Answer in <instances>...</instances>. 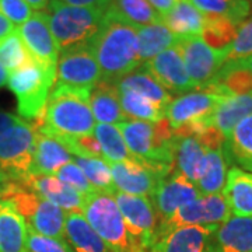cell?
<instances>
[{"label":"cell","mask_w":252,"mask_h":252,"mask_svg":"<svg viewBox=\"0 0 252 252\" xmlns=\"http://www.w3.org/2000/svg\"><path fill=\"white\" fill-rule=\"evenodd\" d=\"M101 69V81L117 84L142 62L139 58L137 28L111 18L105 13L104 26L91 44Z\"/></svg>","instance_id":"cell-1"},{"label":"cell","mask_w":252,"mask_h":252,"mask_svg":"<svg viewBox=\"0 0 252 252\" xmlns=\"http://www.w3.org/2000/svg\"><path fill=\"white\" fill-rule=\"evenodd\" d=\"M91 91L55 84L36 129L46 135L73 137L93 135L95 119L89 105Z\"/></svg>","instance_id":"cell-2"},{"label":"cell","mask_w":252,"mask_h":252,"mask_svg":"<svg viewBox=\"0 0 252 252\" xmlns=\"http://www.w3.org/2000/svg\"><path fill=\"white\" fill-rule=\"evenodd\" d=\"M46 16L59 52L91 45L105 21V10L67 6L51 0Z\"/></svg>","instance_id":"cell-3"},{"label":"cell","mask_w":252,"mask_h":252,"mask_svg":"<svg viewBox=\"0 0 252 252\" xmlns=\"http://www.w3.org/2000/svg\"><path fill=\"white\" fill-rule=\"evenodd\" d=\"M81 213L111 252H147L127 233L112 193L94 189L84 195Z\"/></svg>","instance_id":"cell-4"},{"label":"cell","mask_w":252,"mask_h":252,"mask_svg":"<svg viewBox=\"0 0 252 252\" xmlns=\"http://www.w3.org/2000/svg\"><path fill=\"white\" fill-rule=\"evenodd\" d=\"M118 129L124 136L126 147L136 160L174 168V129L167 118L158 122L129 119L118 124Z\"/></svg>","instance_id":"cell-5"},{"label":"cell","mask_w":252,"mask_h":252,"mask_svg":"<svg viewBox=\"0 0 252 252\" xmlns=\"http://www.w3.org/2000/svg\"><path fill=\"white\" fill-rule=\"evenodd\" d=\"M55 80L56 69L42 66L34 59L10 73L7 86L17 99L20 118L41 121Z\"/></svg>","instance_id":"cell-6"},{"label":"cell","mask_w":252,"mask_h":252,"mask_svg":"<svg viewBox=\"0 0 252 252\" xmlns=\"http://www.w3.org/2000/svg\"><path fill=\"white\" fill-rule=\"evenodd\" d=\"M36 126L21 119L0 136V170L21 184L31 175L35 153Z\"/></svg>","instance_id":"cell-7"},{"label":"cell","mask_w":252,"mask_h":252,"mask_svg":"<svg viewBox=\"0 0 252 252\" xmlns=\"http://www.w3.org/2000/svg\"><path fill=\"white\" fill-rule=\"evenodd\" d=\"M230 209L227 206L223 193L200 196L196 200L190 202L185 206L180 207L170 219L160 221L156 237L171 231L177 227H187V225H220L230 219Z\"/></svg>","instance_id":"cell-8"},{"label":"cell","mask_w":252,"mask_h":252,"mask_svg":"<svg viewBox=\"0 0 252 252\" xmlns=\"http://www.w3.org/2000/svg\"><path fill=\"white\" fill-rule=\"evenodd\" d=\"M112 196L124 217L127 233L143 250L149 252L154 243V235L158 227V216L149 196L127 195L115 192Z\"/></svg>","instance_id":"cell-9"},{"label":"cell","mask_w":252,"mask_h":252,"mask_svg":"<svg viewBox=\"0 0 252 252\" xmlns=\"http://www.w3.org/2000/svg\"><path fill=\"white\" fill-rule=\"evenodd\" d=\"M108 165L118 192L139 196H152L157 185L172 171L168 165H152L139 160L108 161Z\"/></svg>","instance_id":"cell-10"},{"label":"cell","mask_w":252,"mask_h":252,"mask_svg":"<svg viewBox=\"0 0 252 252\" xmlns=\"http://www.w3.org/2000/svg\"><path fill=\"white\" fill-rule=\"evenodd\" d=\"M101 81V69L91 45L77 46L59 54L56 84L77 90H93Z\"/></svg>","instance_id":"cell-11"},{"label":"cell","mask_w":252,"mask_h":252,"mask_svg":"<svg viewBox=\"0 0 252 252\" xmlns=\"http://www.w3.org/2000/svg\"><path fill=\"white\" fill-rule=\"evenodd\" d=\"M189 79L196 89H203L227 62L230 49L217 51L207 45L200 36L184 38L177 44Z\"/></svg>","instance_id":"cell-12"},{"label":"cell","mask_w":252,"mask_h":252,"mask_svg":"<svg viewBox=\"0 0 252 252\" xmlns=\"http://www.w3.org/2000/svg\"><path fill=\"white\" fill-rule=\"evenodd\" d=\"M224 95L210 89H196L174 98L167 108V121L174 130L181 129L195 121L212 117Z\"/></svg>","instance_id":"cell-13"},{"label":"cell","mask_w":252,"mask_h":252,"mask_svg":"<svg viewBox=\"0 0 252 252\" xmlns=\"http://www.w3.org/2000/svg\"><path fill=\"white\" fill-rule=\"evenodd\" d=\"M20 38L35 62L46 67L58 66L59 48L51 31L45 11H36L24 24L17 28Z\"/></svg>","instance_id":"cell-14"},{"label":"cell","mask_w":252,"mask_h":252,"mask_svg":"<svg viewBox=\"0 0 252 252\" xmlns=\"http://www.w3.org/2000/svg\"><path fill=\"white\" fill-rule=\"evenodd\" d=\"M202 196L198 188L180 172L172 170L157 185L154 193L150 196L152 203L157 212L158 223L164 221L180 209Z\"/></svg>","instance_id":"cell-15"},{"label":"cell","mask_w":252,"mask_h":252,"mask_svg":"<svg viewBox=\"0 0 252 252\" xmlns=\"http://www.w3.org/2000/svg\"><path fill=\"white\" fill-rule=\"evenodd\" d=\"M154 79L161 84L170 94H185L196 90L195 84L189 79L178 46H171L153 58L150 62L143 63Z\"/></svg>","instance_id":"cell-16"},{"label":"cell","mask_w":252,"mask_h":252,"mask_svg":"<svg viewBox=\"0 0 252 252\" xmlns=\"http://www.w3.org/2000/svg\"><path fill=\"white\" fill-rule=\"evenodd\" d=\"M217 225L177 227L156 237L149 252H207L209 240Z\"/></svg>","instance_id":"cell-17"},{"label":"cell","mask_w":252,"mask_h":252,"mask_svg":"<svg viewBox=\"0 0 252 252\" xmlns=\"http://www.w3.org/2000/svg\"><path fill=\"white\" fill-rule=\"evenodd\" d=\"M21 185L28 190L34 192L39 198L45 199L48 202L59 206L63 210L79 212L83 209V196L76 189L66 185L64 182L58 180L55 175H28L27 180L21 182Z\"/></svg>","instance_id":"cell-18"},{"label":"cell","mask_w":252,"mask_h":252,"mask_svg":"<svg viewBox=\"0 0 252 252\" xmlns=\"http://www.w3.org/2000/svg\"><path fill=\"white\" fill-rule=\"evenodd\" d=\"M174 152V171L180 172L195 187L205 164L206 150L196 136L189 133L184 129L174 130L172 139Z\"/></svg>","instance_id":"cell-19"},{"label":"cell","mask_w":252,"mask_h":252,"mask_svg":"<svg viewBox=\"0 0 252 252\" xmlns=\"http://www.w3.org/2000/svg\"><path fill=\"white\" fill-rule=\"evenodd\" d=\"M207 252H252V217L231 216L217 225Z\"/></svg>","instance_id":"cell-20"},{"label":"cell","mask_w":252,"mask_h":252,"mask_svg":"<svg viewBox=\"0 0 252 252\" xmlns=\"http://www.w3.org/2000/svg\"><path fill=\"white\" fill-rule=\"evenodd\" d=\"M28 227L11 199H0V252H27Z\"/></svg>","instance_id":"cell-21"},{"label":"cell","mask_w":252,"mask_h":252,"mask_svg":"<svg viewBox=\"0 0 252 252\" xmlns=\"http://www.w3.org/2000/svg\"><path fill=\"white\" fill-rule=\"evenodd\" d=\"M224 97L252 94V72L244 59L227 61L206 87Z\"/></svg>","instance_id":"cell-22"},{"label":"cell","mask_w":252,"mask_h":252,"mask_svg":"<svg viewBox=\"0 0 252 252\" xmlns=\"http://www.w3.org/2000/svg\"><path fill=\"white\" fill-rule=\"evenodd\" d=\"M223 196L231 215L252 217V172L240 167L228 168Z\"/></svg>","instance_id":"cell-23"},{"label":"cell","mask_w":252,"mask_h":252,"mask_svg":"<svg viewBox=\"0 0 252 252\" xmlns=\"http://www.w3.org/2000/svg\"><path fill=\"white\" fill-rule=\"evenodd\" d=\"M70 161H73L72 154L64 149L63 144L52 136L45 135L36 129L35 153L31 168L32 175H55L61 167Z\"/></svg>","instance_id":"cell-24"},{"label":"cell","mask_w":252,"mask_h":252,"mask_svg":"<svg viewBox=\"0 0 252 252\" xmlns=\"http://www.w3.org/2000/svg\"><path fill=\"white\" fill-rule=\"evenodd\" d=\"M89 105L93 117L98 124L118 125L126 121L125 114L121 108L119 90L112 83L99 81L91 91Z\"/></svg>","instance_id":"cell-25"},{"label":"cell","mask_w":252,"mask_h":252,"mask_svg":"<svg viewBox=\"0 0 252 252\" xmlns=\"http://www.w3.org/2000/svg\"><path fill=\"white\" fill-rule=\"evenodd\" d=\"M162 23L174 35L181 39L200 36L205 26V16L189 0H180L164 17Z\"/></svg>","instance_id":"cell-26"},{"label":"cell","mask_w":252,"mask_h":252,"mask_svg":"<svg viewBox=\"0 0 252 252\" xmlns=\"http://www.w3.org/2000/svg\"><path fill=\"white\" fill-rule=\"evenodd\" d=\"M64 234L74 252H111L107 244L79 212L66 213Z\"/></svg>","instance_id":"cell-27"},{"label":"cell","mask_w":252,"mask_h":252,"mask_svg":"<svg viewBox=\"0 0 252 252\" xmlns=\"http://www.w3.org/2000/svg\"><path fill=\"white\" fill-rule=\"evenodd\" d=\"M115 86L119 91H133L142 94L164 108H168L172 101L171 94L154 79L153 74L146 69L143 63L139 67H136L133 72L122 77Z\"/></svg>","instance_id":"cell-28"},{"label":"cell","mask_w":252,"mask_h":252,"mask_svg":"<svg viewBox=\"0 0 252 252\" xmlns=\"http://www.w3.org/2000/svg\"><path fill=\"white\" fill-rule=\"evenodd\" d=\"M225 160L238 164L240 168L252 172V114L238 122L223 146Z\"/></svg>","instance_id":"cell-29"},{"label":"cell","mask_w":252,"mask_h":252,"mask_svg":"<svg viewBox=\"0 0 252 252\" xmlns=\"http://www.w3.org/2000/svg\"><path fill=\"white\" fill-rule=\"evenodd\" d=\"M107 16L136 28L162 21L147 0H111Z\"/></svg>","instance_id":"cell-30"},{"label":"cell","mask_w":252,"mask_h":252,"mask_svg":"<svg viewBox=\"0 0 252 252\" xmlns=\"http://www.w3.org/2000/svg\"><path fill=\"white\" fill-rule=\"evenodd\" d=\"M181 38L174 35L170 28L162 21L154 23L150 26L137 28V44H139V58L140 62H150L162 51L175 46Z\"/></svg>","instance_id":"cell-31"},{"label":"cell","mask_w":252,"mask_h":252,"mask_svg":"<svg viewBox=\"0 0 252 252\" xmlns=\"http://www.w3.org/2000/svg\"><path fill=\"white\" fill-rule=\"evenodd\" d=\"M252 114V94L225 97L212 114L210 121L227 139L244 118Z\"/></svg>","instance_id":"cell-32"},{"label":"cell","mask_w":252,"mask_h":252,"mask_svg":"<svg viewBox=\"0 0 252 252\" xmlns=\"http://www.w3.org/2000/svg\"><path fill=\"white\" fill-rule=\"evenodd\" d=\"M228 171V162L225 160L223 149L206 150L205 164L200 172L196 188L202 196L216 195L223 190Z\"/></svg>","instance_id":"cell-33"},{"label":"cell","mask_w":252,"mask_h":252,"mask_svg":"<svg viewBox=\"0 0 252 252\" xmlns=\"http://www.w3.org/2000/svg\"><path fill=\"white\" fill-rule=\"evenodd\" d=\"M119 101L125 117L133 121L158 122L167 114V108L133 91H119Z\"/></svg>","instance_id":"cell-34"},{"label":"cell","mask_w":252,"mask_h":252,"mask_svg":"<svg viewBox=\"0 0 252 252\" xmlns=\"http://www.w3.org/2000/svg\"><path fill=\"white\" fill-rule=\"evenodd\" d=\"M205 16L225 17L238 27L252 14L251 0H189Z\"/></svg>","instance_id":"cell-35"},{"label":"cell","mask_w":252,"mask_h":252,"mask_svg":"<svg viewBox=\"0 0 252 252\" xmlns=\"http://www.w3.org/2000/svg\"><path fill=\"white\" fill-rule=\"evenodd\" d=\"M94 137L98 140L101 150L104 153L105 160L109 162L127 161L136 160L126 147L124 136L118 126L108 125V124H98L94 127Z\"/></svg>","instance_id":"cell-36"},{"label":"cell","mask_w":252,"mask_h":252,"mask_svg":"<svg viewBox=\"0 0 252 252\" xmlns=\"http://www.w3.org/2000/svg\"><path fill=\"white\" fill-rule=\"evenodd\" d=\"M205 16V14H203ZM238 26L231 20L219 16H205V26L200 38L217 51L230 49L237 35Z\"/></svg>","instance_id":"cell-37"},{"label":"cell","mask_w":252,"mask_h":252,"mask_svg":"<svg viewBox=\"0 0 252 252\" xmlns=\"http://www.w3.org/2000/svg\"><path fill=\"white\" fill-rule=\"evenodd\" d=\"M73 161L76 162L87 177V180L97 190H104L108 193H115L117 189L112 181V174L109 170L108 161L97 157H74Z\"/></svg>","instance_id":"cell-38"},{"label":"cell","mask_w":252,"mask_h":252,"mask_svg":"<svg viewBox=\"0 0 252 252\" xmlns=\"http://www.w3.org/2000/svg\"><path fill=\"white\" fill-rule=\"evenodd\" d=\"M31 61L32 58L18 35L17 30L0 41V64H3L9 73L26 66Z\"/></svg>","instance_id":"cell-39"},{"label":"cell","mask_w":252,"mask_h":252,"mask_svg":"<svg viewBox=\"0 0 252 252\" xmlns=\"http://www.w3.org/2000/svg\"><path fill=\"white\" fill-rule=\"evenodd\" d=\"M252 55V14L237 30L234 42L231 44L227 61L245 59Z\"/></svg>","instance_id":"cell-40"},{"label":"cell","mask_w":252,"mask_h":252,"mask_svg":"<svg viewBox=\"0 0 252 252\" xmlns=\"http://www.w3.org/2000/svg\"><path fill=\"white\" fill-rule=\"evenodd\" d=\"M55 177L64 182L66 185L76 189L81 195H87V193L94 190L93 185L89 182L87 177L84 175V172L81 171L80 167L74 161L67 162L63 167H61L58 172L55 174Z\"/></svg>","instance_id":"cell-41"},{"label":"cell","mask_w":252,"mask_h":252,"mask_svg":"<svg viewBox=\"0 0 252 252\" xmlns=\"http://www.w3.org/2000/svg\"><path fill=\"white\" fill-rule=\"evenodd\" d=\"M27 252H74L67 240H56L38 234L28 227Z\"/></svg>","instance_id":"cell-42"},{"label":"cell","mask_w":252,"mask_h":252,"mask_svg":"<svg viewBox=\"0 0 252 252\" xmlns=\"http://www.w3.org/2000/svg\"><path fill=\"white\" fill-rule=\"evenodd\" d=\"M0 13L20 27L34 14V10L24 0H0Z\"/></svg>","instance_id":"cell-43"},{"label":"cell","mask_w":252,"mask_h":252,"mask_svg":"<svg viewBox=\"0 0 252 252\" xmlns=\"http://www.w3.org/2000/svg\"><path fill=\"white\" fill-rule=\"evenodd\" d=\"M59 3L67 6H77V7H95V9L105 10L111 4V0H56Z\"/></svg>","instance_id":"cell-44"},{"label":"cell","mask_w":252,"mask_h":252,"mask_svg":"<svg viewBox=\"0 0 252 252\" xmlns=\"http://www.w3.org/2000/svg\"><path fill=\"white\" fill-rule=\"evenodd\" d=\"M152 6H153V9L161 16V18L170 11V10L180 1V0H147Z\"/></svg>","instance_id":"cell-45"},{"label":"cell","mask_w":252,"mask_h":252,"mask_svg":"<svg viewBox=\"0 0 252 252\" xmlns=\"http://www.w3.org/2000/svg\"><path fill=\"white\" fill-rule=\"evenodd\" d=\"M23 118L16 117L10 112L6 111H0V136L3 135L7 129H10L13 125H16L17 122H20Z\"/></svg>","instance_id":"cell-46"},{"label":"cell","mask_w":252,"mask_h":252,"mask_svg":"<svg viewBox=\"0 0 252 252\" xmlns=\"http://www.w3.org/2000/svg\"><path fill=\"white\" fill-rule=\"evenodd\" d=\"M14 30H16V26L0 13V41L10 35Z\"/></svg>","instance_id":"cell-47"},{"label":"cell","mask_w":252,"mask_h":252,"mask_svg":"<svg viewBox=\"0 0 252 252\" xmlns=\"http://www.w3.org/2000/svg\"><path fill=\"white\" fill-rule=\"evenodd\" d=\"M28 6L35 11H46L51 0H24Z\"/></svg>","instance_id":"cell-48"},{"label":"cell","mask_w":252,"mask_h":252,"mask_svg":"<svg viewBox=\"0 0 252 252\" xmlns=\"http://www.w3.org/2000/svg\"><path fill=\"white\" fill-rule=\"evenodd\" d=\"M9 76H10V73L7 72V69H6L3 64H0V89H1L3 86H6V84H7V81H9Z\"/></svg>","instance_id":"cell-49"},{"label":"cell","mask_w":252,"mask_h":252,"mask_svg":"<svg viewBox=\"0 0 252 252\" xmlns=\"http://www.w3.org/2000/svg\"><path fill=\"white\" fill-rule=\"evenodd\" d=\"M7 182H9V178L6 177V174H4V172L0 170V196H1L3 190H4V188H6Z\"/></svg>","instance_id":"cell-50"},{"label":"cell","mask_w":252,"mask_h":252,"mask_svg":"<svg viewBox=\"0 0 252 252\" xmlns=\"http://www.w3.org/2000/svg\"><path fill=\"white\" fill-rule=\"evenodd\" d=\"M244 62H245V64L248 66V69L252 72V55L251 56H248V58H245V59H244Z\"/></svg>","instance_id":"cell-51"},{"label":"cell","mask_w":252,"mask_h":252,"mask_svg":"<svg viewBox=\"0 0 252 252\" xmlns=\"http://www.w3.org/2000/svg\"><path fill=\"white\" fill-rule=\"evenodd\" d=\"M251 3H252V1H251Z\"/></svg>","instance_id":"cell-52"},{"label":"cell","mask_w":252,"mask_h":252,"mask_svg":"<svg viewBox=\"0 0 252 252\" xmlns=\"http://www.w3.org/2000/svg\"><path fill=\"white\" fill-rule=\"evenodd\" d=\"M251 1H252V0H251Z\"/></svg>","instance_id":"cell-53"}]
</instances>
